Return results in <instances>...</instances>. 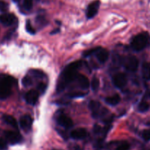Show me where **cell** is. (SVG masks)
<instances>
[{
    "label": "cell",
    "instance_id": "1",
    "mask_svg": "<svg viewBox=\"0 0 150 150\" xmlns=\"http://www.w3.org/2000/svg\"><path fill=\"white\" fill-rule=\"evenodd\" d=\"M82 65V62L76 61L72 62L66 66L60 75L57 84V92H62L65 90L68 85L76 79L78 73V69Z\"/></svg>",
    "mask_w": 150,
    "mask_h": 150
},
{
    "label": "cell",
    "instance_id": "2",
    "mask_svg": "<svg viewBox=\"0 0 150 150\" xmlns=\"http://www.w3.org/2000/svg\"><path fill=\"white\" fill-rule=\"evenodd\" d=\"M17 81L7 75H0V100H5L11 94V89Z\"/></svg>",
    "mask_w": 150,
    "mask_h": 150
},
{
    "label": "cell",
    "instance_id": "3",
    "mask_svg": "<svg viewBox=\"0 0 150 150\" xmlns=\"http://www.w3.org/2000/svg\"><path fill=\"white\" fill-rule=\"evenodd\" d=\"M149 40V37L148 34L146 32L138 34L132 38L130 43L131 48L133 51H137V52L142 51L148 45Z\"/></svg>",
    "mask_w": 150,
    "mask_h": 150
},
{
    "label": "cell",
    "instance_id": "4",
    "mask_svg": "<svg viewBox=\"0 0 150 150\" xmlns=\"http://www.w3.org/2000/svg\"><path fill=\"white\" fill-rule=\"evenodd\" d=\"M89 108L92 112V117L94 118L105 116L108 111L107 109L101 107V104L95 100H92L89 103Z\"/></svg>",
    "mask_w": 150,
    "mask_h": 150
},
{
    "label": "cell",
    "instance_id": "5",
    "mask_svg": "<svg viewBox=\"0 0 150 150\" xmlns=\"http://www.w3.org/2000/svg\"><path fill=\"white\" fill-rule=\"evenodd\" d=\"M4 136H5L6 142H7L11 145L20 143L22 141V136L17 131L7 130L4 132Z\"/></svg>",
    "mask_w": 150,
    "mask_h": 150
},
{
    "label": "cell",
    "instance_id": "6",
    "mask_svg": "<svg viewBox=\"0 0 150 150\" xmlns=\"http://www.w3.org/2000/svg\"><path fill=\"white\" fill-rule=\"evenodd\" d=\"M138 64H139V62L136 57L133 56H129L125 59L124 67L129 71L135 72L138 70Z\"/></svg>",
    "mask_w": 150,
    "mask_h": 150
},
{
    "label": "cell",
    "instance_id": "7",
    "mask_svg": "<svg viewBox=\"0 0 150 150\" xmlns=\"http://www.w3.org/2000/svg\"><path fill=\"white\" fill-rule=\"evenodd\" d=\"M113 83L117 88H123L127 83V78L124 73H119L113 77Z\"/></svg>",
    "mask_w": 150,
    "mask_h": 150
},
{
    "label": "cell",
    "instance_id": "8",
    "mask_svg": "<svg viewBox=\"0 0 150 150\" xmlns=\"http://www.w3.org/2000/svg\"><path fill=\"white\" fill-rule=\"evenodd\" d=\"M57 122L58 123L59 125L66 129L71 128L74 125L71 119L65 114H59L57 118Z\"/></svg>",
    "mask_w": 150,
    "mask_h": 150
},
{
    "label": "cell",
    "instance_id": "9",
    "mask_svg": "<svg viewBox=\"0 0 150 150\" xmlns=\"http://www.w3.org/2000/svg\"><path fill=\"white\" fill-rule=\"evenodd\" d=\"M100 6V1L99 0L93 1L88 5L86 10V17L88 19L93 18L98 13L99 8Z\"/></svg>",
    "mask_w": 150,
    "mask_h": 150
},
{
    "label": "cell",
    "instance_id": "10",
    "mask_svg": "<svg viewBox=\"0 0 150 150\" xmlns=\"http://www.w3.org/2000/svg\"><path fill=\"white\" fill-rule=\"evenodd\" d=\"M39 98V93L38 91L31 89L28 91L25 95V100L28 104L32 105H35L37 103Z\"/></svg>",
    "mask_w": 150,
    "mask_h": 150
},
{
    "label": "cell",
    "instance_id": "11",
    "mask_svg": "<svg viewBox=\"0 0 150 150\" xmlns=\"http://www.w3.org/2000/svg\"><path fill=\"white\" fill-rule=\"evenodd\" d=\"M16 16L12 13H4L0 16V22L5 26H10L15 23Z\"/></svg>",
    "mask_w": 150,
    "mask_h": 150
},
{
    "label": "cell",
    "instance_id": "12",
    "mask_svg": "<svg viewBox=\"0 0 150 150\" xmlns=\"http://www.w3.org/2000/svg\"><path fill=\"white\" fill-rule=\"evenodd\" d=\"M19 125L25 131L30 130L32 125V119L29 115L22 116L19 120Z\"/></svg>",
    "mask_w": 150,
    "mask_h": 150
},
{
    "label": "cell",
    "instance_id": "13",
    "mask_svg": "<svg viewBox=\"0 0 150 150\" xmlns=\"http://www.w3.org/2000/svg\"><path fill=\"white\" fill-rule=\"evenodd\" d=\"M88 135L86 130L84 128H77L72 130L70 133L71 138L74 140H82L84 139Z\"/></svg>",
    "mask_w": 150,
    "mask_h": 150
},
{
    "label": "cell",
    "instance_id": "14",
    "mask_svg": "<svg viewBox=\"0 0 150 150\" xmlns=\"http://www.w3.org/2000/svg\"><path fill=\"white\" fill-rule=\"evenodd\" d=\"M96 57L97 59L100 63H104L107 61L109 58V52L107 50L104 49L100 47L99 51H97L96 54Z\"/></svg>",
    "mask_w": 150,
    "mask_h": 150
},
{
    "label": "cell",
    "instance_id": "15",
    "mask_svg": "<svg viewBox=\"0 0 150 150\" xmlns=\"http://www.w3.org/2000/svg\"><path fill=\"white\" fill-rule=\"evenodd\" d=\"M76 81L78 82L79 87L82 88V89H87L89 87L90 82L88 81V79L84 75L82 74H78L76 76Z\"/></svg>",
    "mask_w": 150,
    "mask_h": 150
},
{
    "label": "cell",
    "instance_id": "16",
    "mask_svg": "<svg viewBox=\"0 0 150 150\" xmlns=\"http://www.w3.org/2000/svg\"><path fill=\"white\" fill-rule=\"evenodd\" d=\"M2 120L7 125L11 126V127L16 129V130L18 129L17 122H16V120L13 117L10 115H7V114H4L2 117Z\"/></svg>",
    "mask_w": 150,
    "mask_h": 150
},
{
    "label": "cell",
    "instance_id": "17",
    "mask_svg": "<svg viewBox=\"0 0 150 150\" xmlns=\"http://www.w3.org/2000/svg\"><path fill=\"white\" fill-rule=\"evenodd\" d=\"M142 76L146 81L150 80V63L144 62L142 65Z\"/></svg>",
    "mask_w": 150,
    "mask_h": 150
},
{
    "label": "cell",
    "instance_id": "18",
    "mask_svg": "<svg viewBox=\"0 0 150 150\" xmlns=\"http://www.w3.org/2000/svg\"><path fill=\"white\" fill-rule=\"evenodd\" d=\"M120 96L119 95H117V94L112 95V96L107 97V98H105V102L107 104H109V105H113V106L118 105L119 103V102H120Z\"/></svg>",
    "mask_w": 150,
    "mask_h": 150
},
{
    "label": "cell",
    "instance_id": "19",
    "mask_svg": "<svg viewBox=\"0 0 150 150\" xmlns=\"http://www.w3.org/2000/svg\"><path fill=\"white\" fill-rule=\"evenodd\" d=\"M149 108V104L146 101H142L138 104V110L140 112H146L147 111Z\"/></svg>",
    "mask_w": 150,
    "mask_h": 150
},
{
    "label": "cell",
    "instance_id": "20",
    "mask_svg": "<svg viewBox=\"0 0 150 150\" xmlns=\"http://www.w3.org/2000/svg\"><path fill=\"white\" fill-rule=\"evenodd\" d=\"M91 89L93 91H97L99 89V80L98 78L94 77L92 79L91 83Z\"/></svg>",
    "mask_w": 150,
    "mask_h": 150
},
{
    "label": "cell",
    "instance_id": "21",
    "mask_svg": "<svg viewBox=\"0 0 150 150\" xmlns=\"http://www.w3.org/2000/svg\"><path fill=\"white\" fill-rule=\"evenodd\" d=\"M100 48V47H96V48H91V49L88 50V51H85L83 54V57H90V56L93 55V54H96L97 51H99V49Z\"/></svg>",
    "mask_w": 150,
    "mask_h": 150
},
{
    "label": "cell",
    "instance_id": "22",
    "mask_svg": "<svg viewBox=\"0 0 150 150\" xmlns=\"http://www.w3.org/2000/svg\"><path fill=\"white\" fill-rule=\"evenodd\" d=\"M30 73H32V76L39 78V79H42V78L45 77V74L44 73V72L40 70H31Z\"/></svg>",
    "mask_w": 150,
    "mask_h": 150
},
{
    "label": "cell",
    "instance_id": "23",
    "mask_svg": "<svg viewBox=\"0 0 150 150\" xmlns=\"http://www.w3.org/2000/svg\"><path fill=\"white\" fill-rule=\"evenodd\" d=\"M32 79H31V78L28 76H24V77L23 78V79H22V84H23V86H25V87L29 86L32 84Z\"/></svg>",
    "mask_w": 150,
    "mask_h": 150
},
{
    "label": "cell",
    "instance_id": "24",
    "mask_svg": "<svg viewBox=\"0 0 150 150\" xmlns=\"http://www.w3.org/2000/svg\"><path fill=\"white\" fill-rule=\"evenodd\" d=\"M32 5H33V0H24L23 6L26 10H31Z\"/></svg>",
    "mask_w": 150,
    "mask_h": 150
},
{
    "label": "cell",
    "instance_id": "25",
    "mask_svg": "<svg viewBox=\"0 0 150 150\" xmlns=\"http://www.w3.org/2000/svg\"><path fill=\"white\" fill-rule=\"evenodd\" d=\"M8 8H9L8 4H7L6 1H3V0H0V11L4 13V12L7 11Z\"/></svg>",
    "mask_w": 150,
    "mask_h": 150
},
{
    "label": "cell",
    "instance_id": "26",
    "mask_svg": "<svg viewBox=\"0 0 150 150\" xmlns=\"http://www.w3.org/2000/svg\"><path fill=\"white\" fill-rule=\"evenodd\" d=\"M26 29L27 31V32H29L31 35H34L35 33V30L33 27H32V24H31L30 21H27L26 23Z\"/></svg>",
    "mask_w": 150,
    "mask_h": 150
},
{
    "label": "cell",
    "instance_id": "27",
    "mask_svg": "<svg viewBox=\"0 0 150 150\" xmlns=\"http://www.w3.org/2000/svg\"><path fill=\"white\" fill-rule=\"evenodd\" d=\"M68 96L70 98H80V97L85 96V93L81 92H72L68 95Z\"/></svg>",
    "mask_w": 150,
    "mask_h": 150
},
{
    "label": "cell",
    "instance_id": "28",
    "mask_svg": "<svg viewBox=\"0 0 150 150\" xmlns=\"http://www.w3.org/2000/svg\"><path fill=\"white\" fill-rule=\"evenodd\" d=\"M37 89H38V93L44 94L46 89V86L44 83H40L37 86Z\"/></svg>",
    "mask_w": 150,
    "mask_h": 150
},
{
    "label": "cell",
    "instance_id": "29",
    "mask_svg": "<svg viewBox=\"0 0 150 150\" xmlns=\"http://www.w3.org/2000/svg\"><path fill=\"white\" fill-rule=\"evenodd\" d=\"M129 149V144L127 142H123L117 148L116 150H128Z\"/></svg>",
    "mask_w": 150,
    "mask_h": 150
},
{
    "label": "cell",
    "instance_id": "30",
    "mask_svg": "<svg viewBox=\"0 0 150 150\" xmlns=\"http://www.w3.org/2000/svg\"><path fill=\"white\" fill-rule=\"evenodd\" d=\"M142 137L144 141L149 142L150 141V130H146L143 132Z\"/></svg>",
    "mask_w": 150,
    "mask_h": 150
},
{
    "label": "cell",
    "instance_id": "31",
    "mask_svg": "<svg viewBox=\"0 0 150 150\" xmlns=\"http://www.w3.org/2000/svg\"><path fill=\"white\" fill-rule=\"evenodd\" d=\"M7 149V142L2 139H0V150Z\"/></svg>",
    "mask_w": 150,
    "mask_h": 150
},
{
    "label": "cell",
    "instance_id": "32",
    "mask_svg": "<svg viewBox=\"0 0 150 150\" xmlns=\"http://www.w3.org/2000/svg\"><path fill=\"white\" fill-rule=\"evenodd\" d=\"M71 150H82V149H81V148L79 147L78 146H74L73 148H71Z\"/></svg>",
    "mask_w": 150,
    "mask_h": 150
},
{
    "label": "cell",
    "instance_id": "33",
    "mask_svg": "<svg viewBox=\"0 0 150 150\" xmlns=\"http://www.w3.org/2000/svg\"><path fill=\"white\" fill-rule=\"evenodd\" d=\"M13 1H14V2H19V1H20V0H13Z\"/></svg>",
    "mask_w": 150,
    "mask_h": 150
},
{
    "label": "cell",
    "instance_id": "34",
    "mask_svg": "<svg viewBox=\"0 0 150 150\" xmlns=\"http://www.w3.org/2000/svg\"><path fill=\"white\" fill-rule=\"evenodd\" d=\"M53 150H60V149H53Z\"/></svg>",
    "mask_w": 150,
    "mask_h": 150
}]
</instances>
